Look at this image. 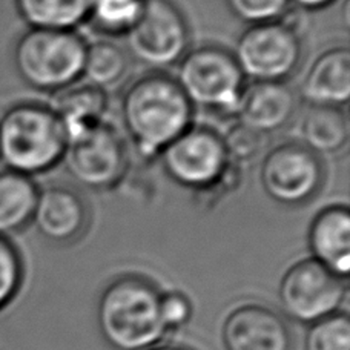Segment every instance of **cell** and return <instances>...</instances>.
I'll use <instances>...</instances> for the list:
<instances>
[{
    "label": "cell",
    "instance_id": "cell-1",
    "mask_svg": "<svg viewBox=\"0 0 350 350\" xmlns=\"http://www.w3.org/2000/svg\"><path fill=\"white\" fill-rule=\"evenodd\" d=\"M120 118L137 154L152 160L192 126L193 108L172 77L151 71L123 92Z\"/></svg>",
    "mask_w": 350,
    "mask_h": 350
},
{
    "label": "cell",
    "instance_id": "cell-2",
    "mask_svg": "<svg viewBox=\"0 0 350 350\" xmlns=\"http://www.w3.org/2000/svg\"><path fill=\"white\" fill-rule=\"evenodd\" d=\"M97 323L103 338L117 350H146L170 330L161 314V293L137 275L118 277L105 287Z\"/></svg>",
    "mask_w": 350,
    "mask_h": 350
},
{
    "label": "cell",
    "instance_id": "cell-3",
    "mask_svg": "<svg viewBox=\"0 0 350 350\" xmlns=\"http://www.w3.org/2000/svg\"><path fill=\"white\" fill-rule=\"evenodd\" d=\"M65 149V131L49 106L17 102L0 116V161L5 170L34 178L57 166Z\"/></svg>",
    "mask_w": 350,
    "mask_h": 350
},
{
    "label": "cell",
    "instance_id": "cell-4",
    "mask_svg": "<svg viewBox=\"0 0 350 350\" xmlns=\"http://www.w3.org/2000/svg\"><path fill=\"white\" fill-rule=\"evenodd\" d=\"M86 45L76 31L28 28L14 43L12 65L31 90L57 94L82 79Z\"/></svg>",
    "mask_w": 350,
    "mask_h": 350
},
{
    "label": "cell",
    "instance_id": "cell-5",
    "mask_svg": "<svg viewBox=\"0 0 350 350\" xmlns=\"http://www.w3.org/2000/svg\"><path fill=\"white\" fill-rule=\"evenodd\" d=\"M177 82L192 108L235 116L246 82L232 53L206 45L191 49L177 64Z\"/></svg>",
    "mask_w": 350,
    "mask_h": 350
},
{
    "label": "cell",
    "instance_id": "cell-6",
    "mask_svg": "<svg viewBox=\"0 0 350 350\" xmlns=\"http://www.w3.org/2000/svg\"><path fill=\"white\" fill-rule=\"evenodd\" d=\"M159 160L175 185L198 193L230 186L239 174V167L229 163L221 135L193 124L161 151Z\"/></svg>",
    "mask_w": 350,
    "mask_h": 350
},
{
    "label": "cell",
    "instance_id": "cell-7",
    "mask_svg": "<svg viewBox=\"0 0 350 350\" xmlns=\"http://www.w3.org/2000/svg\"><path fill=\"white\" fill-rule=\"evenodd\" d=\"M124 37L133 62L152 72L172 68L189 51V23L172 0H146L135 25Z\"/></svg>",
    "mask_w": 350,
    "mask_h": 350
},
{
    "label": "cell",
    "instance_id": "cell-8",
    "mask_svg": "<svg viewBox=\"0 0 350 350\" xmlns=\"http://www.w3.org/2000/svg\"><path fill=\"white\" fill-rule=\"evenodd\" d=\"M232 55L251 82H287L301 64V33L283 21L251 25L240 34Z\"/></svg>",
    "mask_w": 350,
    "mask_h": 350
},
{
    "label": "cell",
    "instance_id": "cell-9",
    "mask_svg": "<svg viewBox=\"0 0 350 350\" xmlns=\"http://www.w3.org/2000/svg\"><path fill=\"white\" fill-rule=\"evenodd\" d=\"M62 161L79 186L97 192L116 187L131 163L126 142L106 122L68 142Z\"/></svg>",
    "mask_w": 350,
    "mask_h": 350
},
{
    "label": "cell",
    "instance_id": "cell-10",
    "mask_svg": "<svg viewBox=\"0 0 350 350\" xmlns=\"http://www.w3.org/2000/svg\"><path fill=\"white\" fill-rule=\"evenodd\" d=\"M260 183L272 202L287 208L309 203L324 183V166L301 143L284 142L267 151L260 166Z\"/></svg>",
    "mask_w": 350,
    "mask_h": 350
},
{
    "label": "cell",
    "instance_id": "cell-11",
    "mask_svg": "<svg viewBox=\"0 0 350 350\" xmlns=\"http://www.w3.org/2000/svg\"><path fill=\"white\" fill-rule=\"evenodd\" d=\"M346 297L342 278L314 258L297 261L280 281L278 298L284 314L298 323H317L335 314Z\"/></svg>",
    "mask_w": 350,
    "mask_h": 350
},
{
    "label": "cell",
    "instance_id": "cell-12",
    "mask_svg": "<svg viewBox=\"0 0 350 350\" xmlns=\"http://www.w3.org/2000/svg\"><path fill=\"white\" fill-rule=\"evenodd\" d=\"M221 340L226 350H292V332L277 310L249 303L224 320Z\"/></svg>",
    "mask_w": 350,
    "mask_h": 350
},
{
    "label": "cell",
    "instance_id": "cell-13",
    "mask_svg": "<svg viewBox=\"0 0 350 350\" xmlns=\"http://www.w3.org/2000/svg\"><path fill=\"white\" fill-rule=\"evenodd\" d=\"M31 224L54 245H70L85 234L90 208L80 192L66 185H48L39 189Z\"/></svg>",
    "mask_w": 350,
    "mask_h": 350
},
{
    "label": "cell",
    "instance_id": "cell-14",
    "mask_svg": "<svg viewBox=\"0 0 350 350\" xmlns=\"http://www.w3.org/2000/svg\"><path fill=\"white\" fill-rule=\"evenodd\" d=\"M298 106V94L287 82H251L241 92L235 117L243 126L266 137L289 126Z\"/></svg>",
    "mask_w": 350,
    "mask_h": 350
},
{
    "label": "cell",
    "instance_id": "cell-15",
    "mask_svg": "<svg viewBox=\"0 0 350 350\" xmlns=\"http://www.w3.org/2000/svg\"><path fill=\"white\" fill-rule=\"evenodd\" d=\"M312 258L340 278L350 272V212L345 204H332L315 215L309 228Z\"/></svg>",
    "mask_w": 350,
    "mask_h": 350
},
{
    "label": "cell",
    "instance_id": "cell-16",
    "mask_svg": "<svg viewBox=\"0 0 350 350\" xmlns=\"http://www.w3.org/2000/svg\"><path fill=\"white\" fill-rule=\"evenodd\" d=\"M299 97L309 106H345L350 98L349 49L332 48L318 55L299 83Z\"/></svg>",
    "mask_w": 350,
    "mask_h": 350
},
{
    "label": "cell",
    "instance_id": "cell-17",
    "mask_svg": "<svg viewBox=\"0 0 350 350\" xmlns=\"http://www.w3.org/2000/svg\"><path fill=\"white\" fill-rule=\"evenodd\" d=\"M65 131L66 143L105 123L108 94L91 85H72L55 94L48 105Z\"/></svg>",
    "mask_w": 350,
    "mask_h": 350
},
{
    "label": "cell",
    "instance_id": "cell-18",
    "mask_svg": "<svg viewBox=\"0 0 350 350\" xmlns=\"http://www.w3.org/2000/svg\"><path fill=\"white\" fill-rule=\"evenodd\" d=\"M301 145L318 157L336 155L345 151L350 139L349 118L335 106H309L304 112L301 126Z\"/></svg>",
    "mask_w": 350,
    "mask_h": 350
},
{
    "label": "cell",
    "instance_id": "cell-19",
    "mask_svg": "<svg viewBox=\"0 0 350 350\" xmlns=\"http://www.w3.org/2000/svg\"><path fill=\"white\" fill-rule=\"evenodd\" d=\"M39 196L34 178L8 170L0 171V237L14 235L31 224Z\"/></svg>",
    "mask_w": 350,
    "mask_h": 350
},
{
    "label": "cell",
    "instance_id": "cell-20",
    "mask_svg": "<svg viewBox=\"0 0 350 350\" xmlns=\"http://www.w3.org/2000/svg\"><path fill=\"white\" fill-rule=\"evenodd\" d=\"M94 0H14L28 28L76 31L88 22Z\"/></svg>",
    "mask_w": 350,
    "mask_h": 350
},
{
    "label": "cell",
    "instance_id": "cell-21",
    "mask_svg": "<svg viewBox=\"0 0 350 350\" xmlns=\"http://www.w3.org/2000/svg\"><path fill=\"white\" fill-rule=\"evenodd\" d=\"M133 60L123 46L112 40H96L86 45L82 79L86 85L108 94L128 79Z\"/></svg>",
    "mask_w": 350,
    "mask_h": 350
},
{
    "label": "cell",
    "instance_id": "cell-22",
    "mask_svg": "<svg viewBox=\"0 0 350 350\" xmlns=\"http://www.w3.org/2000/svg\"><path fill=\"white\" fill-rule=\"evenodd\" d=\"M146 0H94L90 22L105 36H124L142 16Z\"/></svg>",
    "mask_w": 350,
    "mask_h": 350
},
{
    "label": "cell",
    "instance_id": "cell-23",
    "mask_svg": "<svg viewBox=\"0 0 350 350\" xmlns=\"http://www.w3.org/2000/svg\"><path fill=\"white\" fill-rule=\"evenodd\" d=\"M304 350H350L347 314H332L314 323L306 335Z\"/></svg>",
    "mask_w": 350,
    "mask_h": 350
},
{
    "label": "cell",
    "instance_id": "cell-24",
    "mask_svg": "<svg viewBox=\"0 0 350 350\" xmlns=\"http://www.w3.org/2000/svg\"><path fill=\"white\" fill-rule=\"evenodd\" d=\"M221 139L229 163L240 170L243 165L251 163L261 154L266 137L237 123L232 128H229Z\"/></svg>",
    "mask_w": 350,
    "mask_h": 350
},
{
    "label": "cell",
    "instance_id": "cell-25",
    "mask_svg": "<svg viewBox=\"0 0 350 350\" xmlns=\"http://www.w3.org/2000/svg\"><path fill=\"white\" fill-rule=\"evenodd\" d=\"M230 14L251 25L278 22L291 10V0H224Z\"/></svg>",
    "mask_w": 350,
    "mask_h": 350
},
{
    "label": "cell",
    "instance_id": "cell-26",
    "mask_svg": "<svg viewBox=\"0 0 350 350\" xmlns=\"http://www.w3.org/2000/svg\"><path fill=\"white\" fill-rule=\"evenodd\" d=\"M23 261L10 239L0 237V309H3L21 289Z\"/></svg>",
    "mask_w": 350,
    "mask_h": 350
},
{
    "label": "cell",
    "instance_id": "cell-27",
    "mask_svg": "<svg viewBox=\"0 0 350 350\" xmlns=\"http://www.w3.org/2000/svg\"><path fill=\"white\" fill-rule=\"evenodd\" d=\"M161 314L167 329L183 326L191 317V303L183 293L170 292L161 295Z\"/></svg>",
    "mask_w": 350,
    "mask_h": 350
},
{
    "label": "cell",
    "instance_id": "cell-28",
    "mask_svg": "<svg viewBox=\"0 0 350 350\" xmlns=\"http://www.w3.org/2000/svg\"><path fill=\"white\" fill-rule=\"evenodd\" d=\"M335 2L336 0H291V6H295V10L304 12L324 10Z\"/></svg>",
    "mask_w": 350,
    "mask_h": 350
},
{
    "label": "cell",
    "instance_id": "cell-29",
    "mask_svg": "<svg viewBox=\"0 0 350 350\" xmlns=\"http://www.w3.org/2000/svg\"><path fill=\"white\" fill-rule=\"evenodd\" d=\"M146 350H191V349H186V347H181V346H172V345H167V346H152Z\"/></svg>",
    "mask_w": 350,
    "mask_h": 350
}]
</instances>
